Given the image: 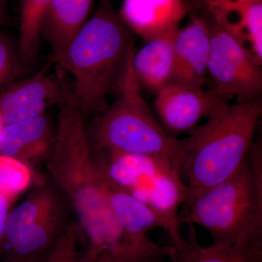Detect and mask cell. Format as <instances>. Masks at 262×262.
<instances>
[{
  "mask_svg": "<svg viewBox=\"0 0 262 262\" xmlns=\"http://www.w3.org/2000/svg\"><path fill=\"white\" fill-rule=\"evenodd\" d=\"M120 16L144 41L179 29L187 14L184 0H123Z\"/></svg>",
  "mask_w": 262,
  "mask_h": 262,
  "instance_id": "9a60e30c",
  "label": "cell"
},
{
  "mask_svg": "<svg viewBox=\"0 0 262 262\" xmlns=\"http://www.w3.org/2000/svg\"><path fill=\"white\" fill-rule=\"evenodd\" d=\"M95 0H51L43 15L39 36L49 44L56 59L89 18Z\"/></svg>",
  "mask_w": 262,
  "mask_h": 262,
  "instance_id": "2e32d148",
  "label": "cell"
},
{
  "mask_svg": "<svg viewBox=\"0 0 262 262\" xmlns=\"http://www.w3.org/2000/svg\"><path fill=\"white\" fill-rule=\"evenodd\" d=\"M4 126V122H3V118H2L1 115H0V133H1V131L3 130Z\"/></svg>",
  "mask_w": 262,
  "mask_h": 262,
  "instance_id": "83f0119b",
  "label": "cell"
},
{
  "mask_svg": "<svg viewBox=\"0 0 262 262\" xmlns=\"http://www.w3.org/2000/svg\"><path fill=\"white\" fill-rule=\"evenodd\" d=\"M34 179L32 167L0 155V191L18 198L31 187Z\"/></svg>",
  "mask_w": 262,
  "mask_h": 262,
  "instance_id": "44dd1931",
  "label": "cell"
},
{
  "mask_svg": "<svg viewBox=\"0 0 262 262\" xmlns=\"http://www.w3.org/2000/svg\"><path fill=\"white\" fill-rule=\"evenodd\" d=\"M16 200L17 198L15 196L0 191V258H1L2 248H3L7 220L12 210V206Z\"/></svg>",
  "mask_w": 262,
  "mask_h": 262,
  "instance_id": "cb8c5ba5",
  "label": "cell"
},
{
  "mask_svg": "<svg viewBox=\"0 0 262 262\" xmlns=\"http://www.w3.org/2000/svg\"><path fill=\"white\" fill-rule=\"evenodd\" d=\"M10 0H0V27L8 25L11 22L9 13Z\"/></svg>",
  "mask_w": 262,
  "mask_h": 262,
  "instance_id": "d4e9b609",
  "label": "cell"
},
{
  "mask_svg": "<svg viewBox=\"0 0 262 262\" xmlns=\"http://www.w3.org/2000/svg\"><path fill=\"white\" fill-rule=\"evenodd\" d=\"M187 14L198 15L227 31L262 63V3L239 0H184Z\"/></svg>",
  "mask_w": 262,
  "mask_h": 262,
  "instance_id": "ba28073f",
  "label": "cell"
},
{
  "mask_svg": "<svg viewBox=\"0 0 262 262\" xmlns=\"http://www.w3.org/2000/svg\"><path fill=\"white\" fill-rule=\"evenodd\" d=\"M98 172L108 205L127 237L148 254L162 261L169 258L174 251L173 246L155 242L148 237V232L151 229L162 228L161 223L152 210L146 203L110 182L98 170Z\"/></svg>",
  "mask_w": 262,
  "mask_h": 262,
  "instance_id": "8fae6325",
  "label": "cell"
},
{
  "mask_svg": "<svg viewBox=\"0 0 262 262\" xmlns=\"http://www.w3.org/2000/svg\"><path fill=\"white\" fill-rule=\"evenodd\" d=\"M91 153L95 165L105 178L144 203L148 189L156 176L173 165L165 156L104 149H91Z\"/></svg>",
  "mask_w": 262,
  "mask_h": 262,
  "instance_id": "7c38bea8",
  "label": "cell"
},
{
  "mask_svg": "<svg viewBox=\"0 0 262 262\" xmlns=\"http://www.w3.org/2000/svg\"><path fill=\"white\" fill-rule=\"evenodd\" d=\"M135 34L114 0L97 6L64 52L51 61L73 77L68 99L87 120L108 106V95L118 94L136 52Z\"/></svg>",
  "mask_w": 262,
  "mask_h": 262,
  "instance_id": "7a4b0ae2",
  "label": "cell"
},
{
  "mask_svg": "<svg viewBox=\"0 0 262 262\" xmlns=\"http://www.w3.org/2000/svg\"><path fill=\"white\" fill-rule=\"evenodd\" d=\"M179 29L151 38L135 52L132 67L140 85L158 93L170 83L173 68V41Z\"/></svg>",
  "mask_w": 262,
  "mask_h": 262,
  "instance_id": "ac0fdd59",
  "label": "cell"
},
{
  "mask_svg": "<svg viewBox=\"0 0 262 262\" xmlns=\"http://www.w3.org/2000/svg\"><path fill=\"white\" fill-rule=\"evenodd\" d=\"M201 18L209 32L208 74L219 97L227 103L234 98L239 103L259 98L261 64L232 34L210 20Z\"/></svg>",
  "mask_w": 262,
  "mask_h": 262,
  "instance_id": "52a82bcc",
  "label": "cell"
},
{
  "mask_svg": "<svg viewBox=\"0 0 262 262\" xmlns=\"http://www.w3.org/2000/svg\"><path fill=\"white\" fill-rule=\"evenodd\" d=\"M190 22L179 29L173 41V68L170 83L203 88L206 82L210 37L200 17L189 14Z\"/></svg>",
  "mask_w": 262,
  "mask_h": 262,
  "instance_id": "4fadbf2b",
  "label": "cell"
},
{
  "mask_svg": "<svg viewBox=\"0 0 262 262\" xmlns=\"http://www.w3.org/2000/svg\"><path fill=\"white\" fill-rule=\"evenodd\" d=\"M46 173L68 198L83 239L79 262H139L140 253L114 215L93 161L86 120L68 98L60 103Z\"/></svg>",
  "mask_w": 262,
  "mask_h": 262,
  "instance_id": "6da1fadb",
  "label": "cell"
},
{
  "mask_svg": "<svg viewBox=\"0 0 262 262\" xmlns=\"http://www.w3.org/2000/svg\"><path fill=\"white\" fill-rule=\"evenodd\" d=\"M23 70L18 47L7 34L0 32V89L13 83Z\"/></svg>",
  "mask_w": 262,
  "mask_h": 262,
  "instance_id": "603a6c76",
  "label": "cell"
},
{
  "mask_svg": "<svg viewBox=\"0 0 262 262\" xmlns=\"http://www.w3.org/2000/svg\"><path fill=\"white\" fill-rule=\"evenodd\" d=\"M179 223L206 229L212 246H241L262 261L261 139L236 173L196 196Z\"/></svg>",
  "mask_w": 262,
  "mask_h": 262,
  "instance_id": "277c9868",
  "label": "cell"
},
{
  "mask_svg": "<svg viewBox=\"0 0 262 262\" xmlns=\"http://www.w3.org/2000/svg\"><path fill=\"white\" fill-rule=\"evenodd\" d=\"M48 256H46V257L33 258V259L27 260L2 259L0 260V262H47Z\"/></svg>",
  "mask_w": 262,
  "mask_h": 262,
  "instance_id": "484cf974",
  "label": "cell"
},
{
  "mask_svg": "<svg viewBox=\"0 0 262 262\" xmlns=\"http://www.w3.org/2000/svg\"><path fill=\"white\" fill-rule=\"evenodd\" d=\"M187 194V185L173 165L156 176L146 194V204L158 217L175 248L182 247L185 243L181 235L178 214Z\"/></svg>",
  "mask_w": 262,
  "mask_h": 262,
  "instance_id": "e0dca14e",
  "label": "cell"
},
{
  "mask_svg": "<svg viewBox=\"0 0 262 262\" xmlns=\"http://www.w3.org/2000/svg\"><path fill=\"white\" fill-rule=\"evenodd\" d=\"M261 115L260 98L225 103L206 123L189 133V137L179 139L178 168L182 179L187 180V194L178 221L196 196L241 168L254 142Z\"/></svg>",
  "mask_w": 262,
  "mask_h": 262,
  "instance_id": "3957f363",
  "label": "cell"
},
{
  "mask_svg": "<svg viewBox=\"0 0 262 262\" xmlns=\"http://www.w3.org/2000/svg\"><path fill=\"white\" fill-rule=\"evenodd\" d=\"M188 225V238L182 247L174 248L169 257L171 262H261L241 246L221 247L210 245L203 247L196 241L194 225Z\"/></svg>",
  "mask_w": 262,
  "mask_h": 262,
  "instance_id": "d6986e66",
  "label": "cell"
},
{
  "mask_svg": "<svg viewBox=\"0 0 262 262\" xmlns=\"http://www.w3.org/2000/svg\"><path fill=\"white\" fill-rule=\"evenodd\" d=\"M52 63L32 77L9 84L0 94V115L5 125L39 116L50 105L69 98L70 89L48 73Z\"/></svg>",
  "mask_w": 262,
  "mask_h": 262,
  "instance_id": "30bf717a",
  "label": "cell"
},
{
  "mask_svg": "<svg viewBox=\"0 0 262 262\" xmlns=\"http://www.w3.org/2000/svg\"><path fill=\"white\" fill-rule=\"evenodd\" d=\"M51 0H21L18 53L23 68L35 60L39 46V27Z\"/></svg>",
  "mask_w": 262,
  "mask_h": 262,
  "instance_id": "ffe728a7",
  "label": "cell"
},
{
  "mask_svg": "<svg viewBox=\"0 0 262 262\" xmlns=\"http://www.w3.org/2000/svg\"><path fill=\"white\" fill-rule=\"evenodd\" d=\"M35 181L8 215L0 260L46 257L73 220L68 198L51 177Z\"/></svg>",
  "mask_w": 262,
  "mask_h": 262,
  "instance_id": "8992f818",
  "label": "cell"
},
{
  "mask_svg": "<svg viewBox=\"0 0 262 262\" xmlns=\"http://www.w3.org/2000/svg\"><path fill=\"white\" fill-rule=\"evenodd\" d=\"M215 90L169 83L157 93L155 110L170 135L191 133L202 119L211 116L224 103Z\"/></svg>",
  "mask_w": 262,
  "mask_h": 262,
  "instance_id": "9c48e42d",
  "label": "cell"
},
{
  "mask_svg": "<svg viewBox=\"0 0 262 262\" xmlns=\"http://www.w3.org/2000/svg\"><path fill=\"white\" fill-rule=\"evenodd\" d=\"M140 87L131 61L118 97L86 123L90 149L168 157L178 168L179 139L155 117L141 96Z\"/></svg>",
  "mask_w": 262,
  "mask_h": 262,
  "instance_id": "5b68a950",
  "label": "cell"
},
{
  "mask_svg": "<svg viewBox=\"0 0 262 262\" xmlns=\"http://www.w3.org/2000/svg\"><path fill=\"white\" fill-rule=\"evenodd\" d=\"M239 1L247 3H262V0H239Z\"/></svg>",
  "mask_w": 262,
  "mask_h": 262,
  "instance_id": "4316f807",
  "label": "cell"
},
{
  "mask_svg": "<svg viewBox=\"0 0 262 262\" xmlns=\"http://www.w3.org/2000/svg\"><path fill=\"white\" fill-rule=\"evenodd\" d=\"M80 242V230L73 220L55 243L47 262H79Z\"/></svg>",
  "mask_w": 262,
  "mask_h": 262,
  "instance_id": "7402d4cb",
  "label": "cell"
},
{
  "mask_svg": "<svg viewBox=\"0 0 262 262\" xmlns=\"http://www.w3.org/2000/svg\"><path fill=\"white\" fill-rule=\"evenodd\" d=\"M56 136L50 117L39 116L5 125L0 133V155L10 157L32 167L46 160Z\"/></svg>",
  "mask_w": 262,
  "mask_h": 262,
  "instance_id": "5bb4252c",
  "label": "cell"
}]
</instances>
